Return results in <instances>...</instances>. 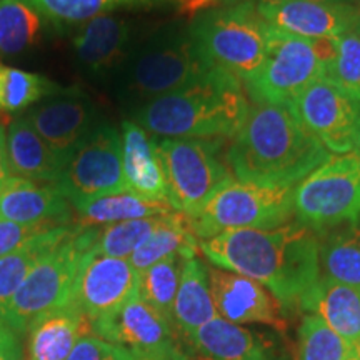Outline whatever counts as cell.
Segmentation results:
<instances>
[{
    "mask_svg": "<svg viewBox=\"0 0 360 360\" xmlns=\"http://www.w3.org/2000/svg\"><path fill=\"white\" fill-rule=\"evenodd\" d=\"M119 360H188L184 352H148V350L120 347Z\"/></svg>",
    "mask_w": 360,
    "mask_h": 360,
    "instance_id": "ab89813d",
    "label": "cell"
},
{
    "mask_svg": "<svg viewBox=\"0 0 360 360\" xmlns=\"http://www.w3.org/2000/svg\"><path fill=\"white\" fill-rule=\"evenodd\" d=\"M45 20L82 25L120 6H147L157 0H25Z\"/></svg>",
    "mask_w": 360,
    "mask_h": 360,
    "instance_id": "e575fe53",
    "label": "cell"
},
{
    "mask_svg": "<svg viewBox=\"0 0 360 360\" xmlns=\"http://www.w3.org/2000/svg\"><path fill=\"white\" fill-rule=\"evenodd\" d=\"M20 357L22 350L15 332L0 321V360H20Z\"/></svg>",
    "mask_w": 360,
    "mask_h": 360,
    "instance_id": "f35d334b",
    "label": "cell"
},
{
    "mask_svg": "<svg viewBox=\"0 0 360 360\" xmlns=\"http://www.w3.org/2000/svg\"><path fill=\"white\" fill-rule=\"evenodd\" d=\"M321 277L360 290V225L345 222L319 232Z\"/></svg>",
    "mask_w": 360,
    "mask_h": 360,
    "instance_id": "484cf974",
    "label": "cell"
},
{
    "mask_svg": "<svg viewBox=\"0 0 360 360\" xmlns=\"http://www.w3.org/2000/svg\"><path fill=\"white\" fill-rule=\"evenodd\" d=\"M328 157L289 105L267 102L252 103L227 148L229 165L238 180L270 187H295Z\"/></svg>",
    "mask_w": 360,
    "mask_h": 360,
    "instance_id": "7a4b0ae2",
    "label": "cell"
},
{
    "mask_svg": "<svg viewBox=\"0 0 360 360\" xmlns=\"http://www.w3.org/2000/svg\"><path fill=\"white\" fill-rule=\"evenodd\" d=\"M215 70L197 51L191 34H170L152 40L125 62L122 90L146 105L157 97L199 82Z\"/></svg>",
    "mask_w": 360,
    "mask_h": 360,
    "instance_id": "ba28073f",
    "label": "cell"
},
{
    "mask_svg": "<svg viewBox=\"0 0 360 360\" xmlns=\"http://www.w3.org/2000/svg\"><path fill=\"white\" fill-rule=\"evenodd\" d=\"M269 24L252 0L202 13L191 25V37L207 64L242 84L257 74L267 51Z\"/></svg>",
    "mask_w": 360,
    "mask_h": 360,
    "instance_id": "5b68a950",
    "label": "cell"
},
{
    "mask_svg": "<svg viewBox=\"0 0 360 360\" xmlns=\"http://www.w3.org/2000/svg\"><path fill=\"white\" fill-rule=\"evenodd\" d=\"M299 307L319 315L360 352V290L321 277Z\"/></svg>",
    "mask_w": 360,
    "mask_h": 360,
    "instance_id": "603a6c76",
    "label": "cell"
},
{
    "mask_svg": "<svg viewBox=\"0 0 360 360\" xmlns=\"http://www.w3.org/2000/svg\"><path fill=\"white\" fill-rule=\"evenodd\" d=\"M120 347L102 340L101 337L87 335L77 342L65 360H119Z\"/></svg>",
    "mask_w": 360,
    "mask_h": 360,
    "instance_id": "74e56055",
    "label": "cell"
},
{
    "mask_svg": "<svg viewBox=\"0 0 360 360\" xmlns=\"http://www.w3.org/2000/svg\"><path fill=\"white\" fill-rule=\"evenodd\" d=\"M200 252L214 267L267 287L282 307H299L321 281L319 233L300 222L277 229H238L200 240Z\"/></svg>",
    "mask_w": 360,
    "mask_h": 360,
    "instance_id": "6da1fadb",
    "label": "cell"
},
{
    "mask_svg": "<svg viewBox=\"0 0 360 360\" xmlns=\"http://www.w3.org/2000/svg\"><path fill=\"white\" fill-rule=\"evenodd\" d=\"M249 107L244 84L215 69L199 82L141 105L134 122L164 139H233Z\"/></svg>",
    "mask_w": 360,
    "mask_h": 360,
    "instance_id": "3957f363",
    "label": "cell"
},
{
    "mask_svg": "<svg viewBox=\"0 0 360 360\" xmlns=\"http://www.w3.org/2000/svg\"><path fill=\"white\" fill-rule=\"evenodd\" d=\"M188 360H290L276 339L215 317L187 339Z\"/></svg>",
    "mask_w": 360,
    "mask_h": 360,
    "instance_id": "ac0fdd59",
    "label": "cell"
},
{
    "mask_svg": "<svg viewBox=\"0 0 360 360\" xmlns=\"http://www.w3.org/2000/svg\"><path fill=\"white\" fill-rule=\"evenodd\" d=\"M51 225H24L8 222V220H0V257L11 254L27 240L34 238L39 233L51 231Z\"/></svg>",
    "mask_w": 360,
    "mask_h": 360,
    "instance_id": "8d00e7d4",
    "label": "cell"
},
{
    "mask_svg": "<svg viewBox=\"0 0 360 360\" xmlns=\"http://www.w3.org/2000/svg\"><path fill=\"white\" fill-rule=\"evenodd\" d=\"M70 219V202L57 184L12 177L0 192V220L62 227Z\"/></svg>",
    "mask_w": 360,
    "mask_h": 360,
    "instance_id": "d6986e66",
    "label": "cell"
},
{
    "mask_svg": "<svg viewBox=\"0 0 360 360\" xmlns=\"http://www.w3.org/2000/svg\"><path fill=\"white\" fill-rule=\"evenodd\" d=\"M7 157L12 177L35 182L57 184L64 172L65 160L35 132L25 117H15L8 125Z\"/></svg>",
    "mask_w": 360,
    "mask_h": 360,
    "instance_id": "7402d4cb",
    "label": "cell"
},
{
    "mask_svg": "<svg viewBox=\"0 0 360 360\" xmlns=\"http://www.w3.org/2000/svg\"><path fill=\"white\" fill-rule=\"evenodd\" d=\"M326 79L360 102V37L354 30L335 39V56L328 62Z\"/></svg>",
    "mask_w": 360,
    "mask_h": 360,
    "instance_id": "d590c367",
    "label": "cell"
},
{
    "mask_svg": "<svg viewBox=\"0 0 360 360\" xmlns=\"http://www.w3.org/2000/svg\"><path fill=\"white\" fill-rule=\"evenodd\" d=\"M27 335L29 360H65L80 339L94 335L92 321L70 304L35 321Z\"/></svg>",
    "mask_w": 360,
    "mask_h": 360,
    "instance_id": "44dd1931",
    "label": "cell"
},
{
    "mask_svg": "<svg viewBox=\"0 0 360 360\" xmlns=\"http://www.w3.org/2000/svg\"><path fill=\"white\" fill-rule=\"evenodd\" d=\"M207 270L219 317L237 326L259 323L278 332L285 330L282 304L262 283L219 267H207Z\"/></svg>",
    "mask_w": 360,
    "mask_h": 360,
    "instance_id": "e0dca14e",
    "label": "cell"
},
{
    "mask_svg": "<svg viewBox=\"0 0 360 360\" xmlns=\"http://www.w3.org/2000/svg\"><path fill=\"white\" fill-rule=\"evenodd\" d=\"M257 11L270 27L304 39L340 37L360 13L350 2L323 0H260Z\"/></svg>",
    "mask_w": 360,
    "mask_h": 360,
    "instance_id": "9a60e30c",
    "label": "cell"
},
{
    "mask_svg": "<svg viewBox=\"0 0 360 360\" xmlns=\"http://www.w3.org/2000/svg\"><path fill=\"white\" fill-rule=\"evenodd\" d=\"M11 179H12V174H11V167H8L6 130H4L2 125H0V192L6 188Z\"/></svg>",
    "mask_w": 360,
    "mask_h": 360,
    "instance_id": "60d3db41",
    "label": "cell"
},
{
    "mask_svg": "<svg viewBox=\"0 0 360 360\" xmlns=\"http://www.w3.org/2000/svg\"><path fill=\"white\" fill-rule=\"evenodd\" d=\"M24 117L65 164L97 127L92 102L75 90H58L30 107Z\"/></svg>",
    "mask_w": 360,
    "mask_h": 360,
    "instance_id": "5bb4252c",
    "label": "cell"
},
{
    "mask_svg": "<svg viewBox=\"0 0 360 360\" xmlns=\"http://www.w3.org/2000/svg\"><path fill=\"white\" fill-rule=\"evenodd\" d=\"M199 245L200 240L193 233L191 217L174 210L162 217L159 227L130 255L129 262L137 274H142L143 270L172 255L193 257L200 250Z\"/></svg>",
    "mask_w": 360,
    "mask_h": 360,
    "instance_id": "4316f807",
    "label": "cell"
},
{
    "mask_svg": "<svg viewBox=\"0 0 360 360\" xmlns=\"http://www.w3.org/2000/svg\"><path fill=\"white\" fill-rule=\"evenodd\" d=\"M130 40V27L125 20L103 13L80 25L74 37L79 62L90 72H103L124 60Z\"/></svg>",
    "mask_w": 360,
    "mask_h": 360,
    "instance_id": "cb8c5ba5",
    "label": "cell"
},
{
    "mask_svg": "<svg viewBox=\"0 0 360 360\" xmlns=\"http://www.w3.org/2000/svg\"><path fill=\"white\" fill-rule=\"evenodd\" d=\"M44 17L25 0H0V53L24 52L40 37Z\"/></svg>",
    "mask_w": 360,
    "mask_h": 360,
    "instance_id": "4dcf8cb0",
    "label": "cell"
},
{
    "mask_svg": "<svg viewBox=\"0 0 360 360\" xmlns=\"http://www.w3.org/2000/svg\"><path fill=\"white\" fill-rule=\"evenodd\" d=\"M139 292V274L129 259L101 255L90 249L80 264L74 304L97 321L114 312Z\"/></svg>",
    "mask_w": 360,
    "mask_h": 360,
    "instance_id": "4fadbf2b",
    "label": "cell"
},
{
    "mask_svg": "<svg viewBox=\"0 0 360 360\" xmlns=\"http://www.w3.org/2000/svg\"><path fill=\"white\" fill-rule=\"evenodd\" d=\"M184 255H172L139 274V295L174 326V304L177 297Z\"/></svg>",
    "mask_w": 360,
    "mask_h": 360,
    "instance_id": "1f68e13d",
    "label": "cell"
},
{
    "mask_svg": "<svg viewBox=\"0 0 360 360\" xmlns=\"http://www.w3.org/2000/svg\"><path fill=\"white\" fill-rule=\"evenodd\" d=\"M92 332L119 347L148 352H182L175 342L172 323L142 300L139 292L114 312L94 321Z\"/></svg>",
    "mask_w": 360,
    "mask_h": 360,
    "instance_id": "2e32d148",
    "label": "cell"
},
{
    "mask_svg": "<svg viewBox=\"0 0 360 360\" xmlns=\"http://www.w3.org/2000/svg\"><path fill=\"white\" fill-rule=\"evenodd\" d=\"M122 162L127 191L143 199L169 202L167 179L157 139H150L134 120L122 124Z\"/></svg>",
    "mask_w": 360,
    "mask_h": 360,
    "instance_id": "ffe728a7",
    "label": "cell"
},
{
    "mask_svg": "<svg viewBox=\"0 0 360 360\" xmlns=\"http://www.w3.org/2000/svg\"><path fill=\"white\" fill-rule=\"evenodd\" d=\"M72 233V229L53 227L27 240L11 254L0 257V314L35 265Z\"/></svg>",
    "mask_w": 360,
    "mask_h": 360,
    "instance_id": "f1b7e54d",
    "label": "cell"
},
{
    "mask_svg": "<svg viewBox=\"0 0 360 360\" xmlns=\"http://www.w3.org/2000/svg\"><path fill=\"white\" fill-rule=\"evenodd\" d=\"M357 224H359V225H360V217H359V219H357Z\"/></svg>",
    "mask_w": 360,
    "mask_h": 360,
    "instance_id": "ee69618b",
    "label": "cell"
},
{
    "mask_svg": "<svg viewBox=\"0 0 360 360\" xmlns=\"http://www.w3.org/2000/svg\"><path fill=\"white\" fill-rule=\"evenodd\" d=\"M74 209L82 220V227L110 225L174 212V207L169 202L143 199L130 191L107 193L96 199L79 202L74 204Z\"/></svg>",
    "mask_w": 360,
    "mask_h": 360,
    "instance_id": "83f0119b",
    "label": "cell"
},
{
    "mask_svg": "<svg viewBox=\"0 0 360 360\" xmlns=\"http://www.w3.org/2000/svg\"><path fill=\"white\" fill-rule=\"evenodd\" d=\"M97 229H74L62 244L45 255L27 276L0 314L15 334H25L44 315L74 304L75 283L84 255L94 249Z\"/></svg>",
    "mask_w": 360,
    "mask_h": 360,
    "instance_id": "277c9868",
    "label": "cell"
},
{
    "mask_svg": "<svg viewBox=\"0 0 360 360\" xmlns=\"http://www.w3.org/2000/svg\"><path fill=\"white\" fill-rule=\"evenodd\" d=\"M57 187L72 205L127 191L119 130L109 124L97 125L67 160Z\"/></svg>",
    "mask_w": 360,
    "mask_h": 360,
    "instance_id": "8fae6325",
    "label": "cell"
},
{
    "mask_svg": "<svg viewBox=\"0 0 360 360\" xmlns=\"http://www.w3.org/2000/svg\"><path fill=\"white\" fill-rule=\"evenodd\" d=\"M297 222L315 232L360 217V154L328 157L294 187Z\"/></svg>",
    "mask_w": 360,
    "mask_h": 360,
    "instance_id": "30bf717a",
    "label": "cell"
},
{
    "mask_svg": "<svg viewBox=\"0 0 360 360\" xmlns=\"http://www.w3.org/2000/svg\"><path fill=\"white\" fill-rule=\"evenodd\" d=\"M227 2H236V0H227ZM323 2H349V0H323Z\"/></svg>",
    "mask_w": 360,
    "mask_h": 360,
    "instance_id": "7bdbcfd3",
    "label": "cell"
},
{
    "mask_svg": "<svg viewBox=\"0 0 360 360\" xmlns=\"http://www.w3.org/2000/svg\"><path fill=\"white\" fill-rule=\"evenodd\" d=\"M352 30H354V32L357 34L359 37H360V13H359V15H357V19H355V22H354V27H352Z\"/></svg>",
    "mask_w": 360,
    "mask_h": 360,
    "instance_id": "b9f144b4",
    "label": "cell"
},
{
    "mask_svg": "<svg viewBox=\"0 0 360 360\" xmlns=\"http://www.w3.org/2000/svg\"><path fill=\"white\" fill-rule=\"evenodd\" d=\"M217 317L209 283V270L193 257L184 260L179 290L174 304V327L184 339H188L197 328Z\"/></svg>",
    "mask_w": 360,
    "mask_h": 360,
    "instance_id": "d4e9b609",
    "label": "cell"
},
{
    "mask_svg": "<svg viewBox=\"0 0 360 360\" xmlns=\"http://www.w3.org/2000/svg\"><path fill=\"white\" fill-rule=\"evenodd\" d=\"M162 217L164 215L125 220V222L110 224L102 229H97L94 252L101 255H107V257L130 259V255L159 227Z\"/></svg>",
    "mask_w": 360,
    "mask_h": 360,
    "instance_id": "836d02e7",
    "label": "cell"
},
{
    "mask_svg": "<svg viewBox=\"0 0 360 360\" xmlns=\"http://www.w3.org/2000/svg\"><path fill=\"white\" fill-rule=\"evenodd\" d=\"M56 84L42 75L0 64V110L30 109L44 97L58 92Z\"/></svg>",
    "mask_w": 360,
    "mask_h": 360,
    "instance_id": "d6a6232c",
    "label": "cell"
},
{
    "mask_svg": "<svg viewBox=\"0 0 360 360\" xmlns=\"http://www.w3.org/2000/svg\"><path fill=\"white\" fill-rule=\"evenodd\" d=\"M334 56L335 39H304L270 27L262 65L244 84L247 96L252 102L289 105L309 85L326 77Z\"/></svg>",
    "mask_w": 360,
    "mask_h": 360,
    "instance_id": "8992f818",
    "label": "cell"
},
{
    "mask_svg": "<svg viewBox=\"0 0 360 360\" xmlns=\"http://www.w3.org/2000/svg\"><path fill=\"white\" fill-rule=\"evenodd\" d=\"M289 109L328 152L360 154V102L345 96L328 79L309 85Z\"/></svg>",
    "mask_w": 360,
    "mask_h": 360,
    "instance_id": "7c38bea8",
    "label": "cell"
},
{
    "mask_svg": "<svg viewBox=\"0 0 360 360\" xmlns=\"http://www.w3.org/2000/svg\"><path fill=\"white\" fill-rule=\"evenodd\" d=\"M297 360H360V352L319 315L305 314L299 326Z\"/></svg>",
    "mask_w": 360,
    "mask_h": 360,
    "instance_id": "f546056e",
    "label": "cell"
},
{
    "mask_svg": "<svg viewBox=\"0 0 360 360\" xmlns=\"http://www.w3.org/2000/svg\"><path fill=\"white\" fill-rule=\"evenodd\" d=\"M294 217V187L232 180L214 193L191 222L197 238L207 240L238 229H277Z\"/></svg>",
    "mask_w": 360,
    "mask_h": 360,
    "instance_id": "9c48e42d",
    "label": "cell"
},
{
    "mask_svg": "<svg viewBox=\"0 0 360 360\" xmlns=\"http://www.w3.org/2000/svg\"><path fill=\"white\" fill-rule=\"evenodd\" d=\"M225 139H162L157 148L167 179L169 204L195 219L233 174L224 155Z\"/></svg>",
    "mask_w": 360,
    "mask_h": 360,
    "instance_id": "52a82bcc",
    "label": "cell"
}]
</instances>
